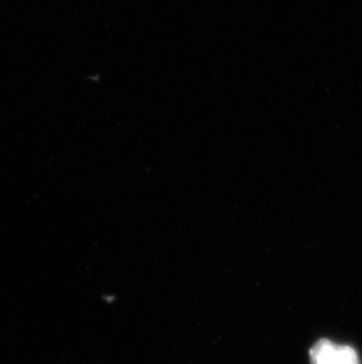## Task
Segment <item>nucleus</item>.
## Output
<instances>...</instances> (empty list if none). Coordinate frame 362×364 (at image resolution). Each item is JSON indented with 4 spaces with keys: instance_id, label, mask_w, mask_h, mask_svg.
Returning a JSON list of instances; mask_svg holds the SVG:
<instances>
[{
    "instance_id": "1",
    "label": "nucleus",
    "mask_w": 362,
    "mask_h": 364,
    "mask_svg": "<svg viewBox=\"0 0 362 364\" xmlns=\"http://www.w3.org/2000/svg\"><path fill=\"white\" fill-rule=\"evenodd\" d=\"M312 364H360L359 355L352 347L320 340L309 351Z\"/></svg>"
}]
</instances>
